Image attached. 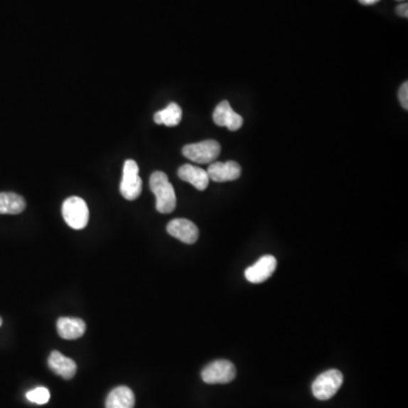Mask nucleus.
Here are the masks:
<instances>
[{
  "label": "nucleus",
  "instance_id": "obj_8",
  "mask_svg": "<svg viewBox=\"0 0 408 408\" xmlns=\"http://www.w3.org/2000/svg\"><path fill=\"white\" fill-rule=\"evenodd\" d=\"M167 232L185 244H194L199 238V228L188 219H173L167 225Z\"/></svg>",
  "mask_w": 408,
  "mask_h": 408
},
{
  "label": "nucleus",
  "instance_id": "obj_3",
  "mask_svg": "<svg viewBox=\"0 0 408 408\" xmlns=\"http://www.w3.org/2000/svg\"><path fill=\"white\" fill-rule=\"evenodd\" d=\"M344 381V377L338 370H328L323 372L312 383V392L314 397L319 400H328L333 398Z\"/></svg>",
  "mask_w": 408,
  "mask_h": 408
},
{
  "label": "nucleus",
  "instance_id": "obj_21",
  "mask_svg": "<svg viewBox=\"0 0 408 408\" xmlns=\"http://www.w3.org/2000/svg\"><path fill=\"white\" fill-rule=\"evenodd\" d=\"M1 323H3V320H1V318H0V326H1Z\"/></svg>",
  "mask_w": 408,
  "mask_h": 408
},
{
  "label": "nucleus",
  "instance_id": "obj_15",
  "mask_svg": "<svg viewBox=\"0 0 408 408\" xmlns=\"http://www.w3.org/2000/svg\"><path fill=\"white\" fill-rule=\"evenodd\" d=\"M26 208V200L13 192L0 193V215H18Z\"/></svg>",
  "mask_w": 408,
  "mask_h": 408
},
{
  "label": "nucleus",
  "instance_id": "obj_12",
  "mask_svg": "<svg viewBox=\"0 0 408 408\" xmlns=\"http://www.w3.org/2000/svg\"><path fill=\"white\" fill-rule=\"evenodd\" d=\"M87 326L83 320L80 318H59L57 321V331L62 338L68 340L81 338L85 333Z\"/></svg>",
  "mask_w": 408,
  "mask_h": 408
},
{
  "label": "nucleus",
  "instance_id": "obj_10",
  "mask_svg": "<svg viewBox=\"0 0 408 408\" xmlns=\"http://www.w3.org/2000/svg\"><path fill=\"white\" fill-rule=\"evenodd\" d=\"M210 181L215 183L232 182L241 177L242 168L236 161L213 163L208 168Z\"/></svg>",
  "mask_w": 408,
  "mask_h": 408
},
{
  "label": "nucleus",
  "instance_id": "obj_5",
  "mask_svg": "<svg viewBox=\"0 0 408 408\" xmlns=\"http://www.w3.org/2000/svg\"><path fill=\"white\" fill-rule=\"evenodd\" d=\"M220 151V144L213 140L188 144L183 148V154L185 157L198 163H213L219 157Z\"/></svg>",
  "mask_w": 408,
  "mask_h": 408
},
{
  "label": "nucleus",
  "instance_id": "obj_6",
  "mask_svg": "<svg viewBox=\"0 0 408 408\" xmlns=\"http://www.w3.org/2000/svg\"><path fill=\"white\" fill-rule=\"evenodd\" d=\"M122 195L129 201L136 200L142 192V179L139 175V166L134 160H126L124 163L123 178L121 186Z\"/></svg>",
  "mask_w": 408,
  "mask_h": 408
},
{
  "label": "nucleus",
  "instance_id": "obj_7",
  "mask_svg": "<svg viewBox=\"0 0 408 408\" xmlns=\"http://www.w3.org/2000/svg\"><path fill=\"white\" fill-rule=\"evenodd\" d=\"M277 268V260L272 255H264L245 270V278L252 284H261L272 277Z\"/></svg>",
  "mask_w": 408,
  "mask_h": 408
},
{
  "label": "nucleus",
  "instance_id": "obj_19",
  "mask_svg": "<svg viewBox=\"0 0 408 408\" xmlns=\"http://www.w3.org/2000/svg\"><path fill=\"white\" fill-rule=\"evenodd\" d=\"M396 11H397V14L399 15V16L405 17V18H407L408 17L407 3L400 4V5H398Z\"/></svg>",
  "mask_w": 408,
  "mask_h": 408
},
{
  "label": "nucleus",
  "instance_id": "obj_14",
  "mask_svg": "<svg viewBox=\"0 0 408 408\" xmlns=\"http://www.w3.org/2000/svg\"><path fill=\"white\" fill-rule=\"evenodd\" d=\"M135 396L129 387L112 389L106 399V408H134Z\"/></svg>",
  "mask_w": 408,
  "mask_h": 408
},
{
  "label": "nucleus",
  "instance_id": "obj_20",
  "mask_svg": "<svg viewBox=\"0 0 408 408\" xmlns=\"http://www.w3.org/2000/svg\"><path fill=\"white\" fill-rule=\"evenodd\" d=\"M362 5H375V4L379 3L380 0H358Z\"/></svg>",
  "mask_w": 408,
  "mask_h": 408
},
{
  "label": "nucleus",
  "instance_id": "obj_22",
  "mask_svg": "<svg viewBox=\"0 0 408 408\" xmlns=\"http://www.w3.org/2000/svg\"><path fill=\"white\" fill-rule=\"evenodd\" d=\"M397 1H406V0H397Z\"/></svg>",
  "mask_w": 408,
  "mask_h": 408
},
{
  "label": "nucleus",
  "instance_id": "obj_1",
  "mask_svg": "<svg viewBox=\"0 0 408 408\" xmlns=\"http://www.w3.org/2000/svg\"><path fill=\"white\" fill-rule=\"evenodd\" d=\"M150 188L156 196L158 213H173L176 208V194L167 175L163 171H154L150 177Z\"/></svg>",
  "mask_w": 408,
  "mask_h": 408
},
{
  "label": "nucleus",
  "instance_id": "obj_13",
  "mask_svg": "<svg viewBox=\"0 0 408 408\" xmlns=\"http://www.w3.org/2000/svg\"><path fill=\"white\" fill-rule=\"evenodd\" d=\"M179 178L193 185L196 190H204L209 185L210 179L207 171L193 165H184L178 169Z\"/></svg>",
  "mask_w": 408,
  "mask_h": 408
},
{
  "label": "nucleus",
  "instance_id": "obj_4",
  "mask_svg": "<svg viewBox=\"0 0 408 408\" xmlns=\"http://www.w3.org/2000/svg\"><path fill=\"white\" fill-rule=\"evenodd\" d=\"M202 380L208 385H225L232 382L236 377V367L232 362L218 360L211 362L202 370Z\"/></svg>",
  "mask_w": 408,
  "mask_h": 408
},
{
  "label": "nucleus",
  "instance_id": "obj_16",
  "mask_svg": "<svg viewBox=\"0 0 408 408\" xmlns=\"http://www.w3.org/2000/svg\"><path fill=\"white\" fill-rule=\"evenodd\" d=\"M182 108L175 102L168 104L165 109L156 112L154 116V123L158 125H166L169 127L177 126L182 121Z\"/></svg>",
  "mask_w": 408,
  "mask_h": 408
},
{
  "label": "nucleus",
  "instance_id": "obj_9",
  "mask_svg": "<svg viewBox=\"0 0 408 408\" xmlns=\"http://www.w3.org/2000/svg\"><path fill=\"white\" fill-rule=\"evenodd\" d=\"M213 122L221 127H227L230 131H235L243 125V117L234 112L228 101H221L213 112Z\"/></svg>",
  "mask_w": 408,
  "mask_h": 408
},
{
  "label": "nucleus",
  "instance_id": "obj_2",
  "mask_svg": "<svg viewBox=\"0 0 408 408\" xmlns=\"http://www.w3.org/2000/svg\"><path fill=\"white\" fill-rule=\"evenodd\" d=\"M62 213L65 222L73 230H83L89 222L90 213L87 202L79 196H70L65 200Z\"/></svg>",
  "mask_w": 408,
  "mask_h": 408
},
{
  "label": "nucleus",
  "instance_id": "obj_18",
  "mask_svg": "<svg viewBox=\"0 0 408 408\" xmlns=\"http://www.w3.org/2000/svg\"><path fill=\"white\" fill-rule=\"evenodd\" d=\"M398 98H399L400 104L403 107L404 109H408V83H405L400 87L399 92H398Z\"/></svg>",
  "mask_w": 408,
  "mask_h": 408
},
{
  "label": "nucleus",
  "instance_id": "obj_17",
  "mask_svg": "<svg viewBox=\"0 0 408 408\" xmlns=\"http://www.w3.org/2000/svg\"><path fill=\"white\" fill-rule=\"evenodd\" d=\"M28 398L31 403L38 404V405H45L50 399V392L45 387H38L33 389L31 392L26 394Z\"/></svg>",
  "mask_w": 408,
  "mask_h": 408
},
{
  "label": "nucleus",
  "instance_id": "obj_11",
  "mask_svg": "<svg viewBox=\"0 0 408 408\" xmlns=\"http://www.w3.org/2000/svg\"><path fill=\"white\" fill-rule=\"evenodd\" d=\"M48 365L56 375H60L65 380L73 379L76 375L75 362L68 356L63 355L62 353L53 350L48 360Z\"/></svg>",
  "mask_w": 408,
  "mask_h": 408
}]
</instances>
